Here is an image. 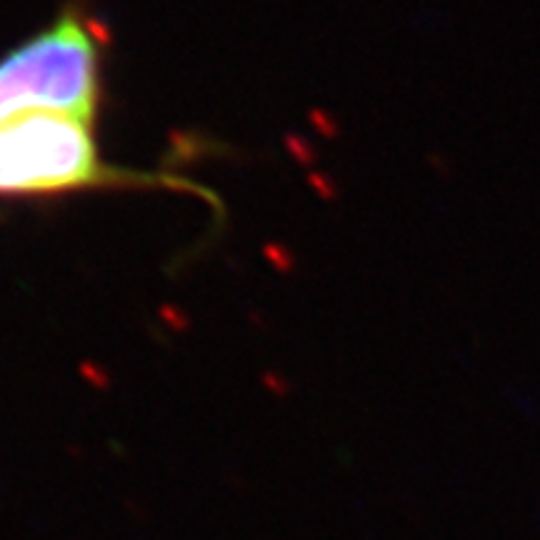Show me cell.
<instances>
[{"mask_svg": "<svg viewBox=\"0 0 540 540\" xmlns=\"http://www.w3.org/2000/svg\"><path fill=\"white\" fill-rule=\"evenodd\" d=\"M100 95V40L66 13L0 58V125L30 115L93 123Z\"/></svg>", "mask_w": 540, "mask_h": 540, "instance_id": "cell-1", "label": "cell"}, {"mask_svg": "<svg viewBox=\"0 0 540 540\" xmlns=\"http://www.w3.org/2000/svg\"><path fill=\"white\" fill-rule=\"evenodd\" d=\"M105 183H123V173L100 163L91 123L30 115L0 125V193H58Z\"/></svg>", "mask_w": 540, "mask_h": 540, "instance_id": "cell-2", "label": "cell"}]
</instances>
